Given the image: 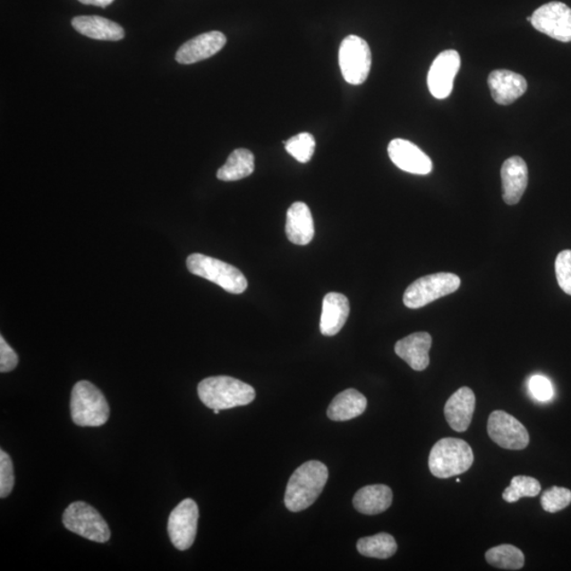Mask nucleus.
<instances>
[{
	"label": "nucleus",
	"instance_id": "nucleus-1",
	"mask_svg": "<svg viewBox=\"0 0 571 571\" xmlns=\"http://www.w3.org/2000/svg\"><path fill=\"white\" fill-rule=\"evenodd\" d=\"M328 481V469L318 460L300 465L291 475L285 494V505L291 512L309 508L324 490Z\"/></svg>",
	"mask_w": 571,
	"mask_h": 571
},
{
	"label": "nucleus",
	"instance_id": "nucleus-2",
	"mask_svg": "<svg viewBox=\"0 0 571 571\" xmlns=\"http://www.w3.org/2000/svg\"><path fill=\"white\" fill-rule=\"evenodd\" d=\"M255 395L251 386L232 377H209L198 384V396L202 404L212 410L248 405L253 402Z\"/></svg>",
	"mask_w": 571,
	"mask_h": 571
},
{
	"label": "nucleus",
	"instance_id": "nucleus-3",
	"mask_svg": "<svg viewBox=\"0 0 571 571\" xmlns=\"http://www.w3.org/2000/svg\"><path fill=\"white\" fill-rule=\"evenodd\" d=\"M473 463V450L468 442L452 437L437 441L429 457L430 473L441 480L464 473Z\"/></svg>",
	"mask_w": 571,
	"mask_h": 571
},
{
	"label": "nucleus",
	"instance_id": "nucleus-4",
	"mask_svg": "<svg viewBox=\"0 0 571 571\" xmlns=\"http://www.w3.org/2000/svg\"><path fill=\"white\" fill-rule=\"evenodd\" d=\"M70 410L73 422L79 427H101L107 422L110 413L101 390L85 380L73 387Z\"/></svg>",
	"mask_w": 571,
	"mask_h": 571
},
{
	"label": "nucleus",
	"instance_id": "nucleus-5",
	"mask_svg": "<svg viewBox=\"0 0 571 571\" xmlns=\"http://www.w3.org/2000/svg\"><path fill=\"white\" fill-rule=\"evenodd\" d=\"M186 266L192 275L217 284L226 293L241 294L248 288L247 278L236 267L211 256L200 253L191 254L186 260Z\"/></svg>",
	"mask_w": 571,
	"mask_h": 571
},
{
	"label": "nucleus",
	"instance_id": "nucleus-6",
	"mask_svg": "<svg viewBox=\"0 0 571 571\" xmlns=\"http://www.w3.org/2000/svg\"><path fill=\"white\" fill-rule=\"evenodd\" d=\"M459 277L454 273L440 272L418 278L409 286L404 295L407 308L418 309L430 304L440 297L447 296L460 287Z\"/></svg>",
	"mask_w": 571,
	"mask_h": 571
},
{
	"label": "nucleus",
	"instance_id": "nucleus-7",
	"mask_svg": "<svg viewBox=\"0 0 571 571\" xmlns=\"http://www.w3.org/2000/svg\"><path fill=\"white\" fill-rule=\"evenodd\" d=\"M63 524L69 532L97 543H107L112 535L103 516L84 502L69 505L64 512Z\"/></svg>",
	"mask_w": 571,
	"mask_h": 571
},
{
	"label": "nucleus",
	"instance_id": "nucleus-8",
	"mask_svg": "<svg viewBox=\"0 0 571 571\" xmlns=\"http://www.w3.org/2000/svg\"><path fill=\"white\" fill-rule=\"evenodd\" d=\"M339 63L343 78L352 85L363 84L371 68V52L369 44L357 35L343 39L339 51Z\"/></svg>",
	"mask_w": 571,
	"mask_h": 571
},
{
	"label": "nucleus",
	"instance_id": "nucleus-9",
	"mask_svg": "<svg viewBox=\"0 0 571 571\" xmlns=\"http://www.w3.org/2000/svg\"><path fill=\"white\" fill-rule=\"evenodd\" d=\"M200 510L193 499H186L175 508L168 517L167 533L172 544L178 550H188L194 544Z\"/></svg>",
	"mask_w": 571,
	"mask_h": 571
},
{
	"label": "nucleus",
	"instance_id": "nucleus-10",
	"mask_svg": "<svg viewBox=\"0 0 571 571\" xmlns=\"http://www.w3.org/2000/svg\"><path fill=\"white\" fill-rule=\"evenodd\" d=\"M488 434L495 444L507 450L520 451L529 445L530 437L524 424L510 413L494 411L488 419Z\"/></svg>",
	"mask_w": 571,
	"mask_h": 571
},
{
	"label": "nucleus",
	"instance_id": "nucleus-11",
	"mask_svg": "<svg viewBox=\"0 0 571 571\" xmlns=\"http://www.w3.org/2000/svg\"><path fill=\"white\" fill-rule=\"evenodd\" d=\"M530 21L539 32L563 43L571 42V9L568 5L558 2L541 5Z\"/></svg>",
	"mask_w": 571,
	"mask_h": 571
},
{
	"label": "nucleus",
	"instance_id": "nucleus-12",
	"mask_svg": "<svg viewBox=\"0 0 571 571\" xmlns=\"http://www.w3.org/2000/svg\"><path fill=\"white\" fill-rule=\"evenodd\" d=\"M460 55L456 50H446L437 55L428 74V86L433 97L444 100L451 95L458 70Z\"/></svg>",
	"mask_w": 571,
	"mask_h": 571
},
{
	"label": "nucleus",
	"instance_id": "nucleus-13",
	"mask_svg": "<svg viewBox=\"0 0 571 571\" xmlns=\"http://www.w3.org/2000/svg\"><path fill=\"white\" fill-rule=\"evenodd\" d=\"M388 151L390 160L402 171L415 175H428L433 171L430 157L407 140H392Z\"/></svg>",
	"mask_w": 571,
	"mask_h": 571
},
{
	"label": "nucleus",
	"instance_id": "nucleus-14",
	"mask_svg": "<svg viewBox=\"0 0 571 571\" xmlns=\"http://www.w3.org/2000/svg\"><path fill=\"white\" fill-rule=\"evenodd\" d=\"M226 44V38L224 33L219 31L203 33L180 47L175 58L179 64L190 65L218 54Z\"/></svg>",
	"mask_w": 571,
	"mask_h": 571
},
{
	"label": "nucleus",
	"instance_id": "nucleus-15",
	"mask_svg": "<svg viewBox=\"0 0 571 571\" xmlns=\"http://www.w3.org/2000/svg\"><path fill=\"white\" fill-rule=\"evenodd\" d=\"M493 100L499 105H510L527 90V81L510 70H494L488 78Z\"/></svg>",
	"mask_w": 571,
	"mask_h": 571
},
{
	"label": "nucleus",
	"instance_id": "nucleus-16",
	"mask_svg": "<svg viewBox=\"0 0 571 571\" xmlns=\"http://www.w3.org/2000/svg\"><path fill=\"white\" fill-rule=\"evenodd\" d=\"M503 185V200L509 206L520 202L528 185V167L521 157L507 159L500 171Z\"/></svg>",
	"mask_w": 571,
	"mask_h": 571
},
{
	"label": "nucleus",
	"instance_id": "nucleus-17",
	"mask_svg": "<svg viewBox=\"0 0 571 571\" xmlns=\"http://www.w3.org/2000/svg\"><path fill=\"white\" fill-rule=\"evenodd\" d=\"M475 395L470 388L464 387L447 401L445 416L448 425L456 432H465L470 427L475 411Z\"/></svg>",
	"mask_w": 571,
	"mask_h": 571
},
{
	"label": "nucleus",
	"instance_id": "nucleus-18",
	"mask_svg": "<svg viewBox=\"0 0 571 571\" xmlns=\"http://www.w3.org/2000/svg\"><path fill=\"white\" fill-rule=\"evenodd\" d=\"M432 347V337L428 332H415L396 343L395 353L405 360L411 369L422 371L430 364V349Z\"/></svg>",
	"mask_w": 571,
	"mask_h": 571
},
{
	"label": "nucleus",
	"instance_id": "nucleus-19",
	"mask_svg": "<svg viewBox=\"0 0 571 571\" xmlns=\"http://www.w3.org/2000/svg\"><path fill=\"white\" fill-rule=\"evenodd\" d=\"M349 312H351V306L345 295L337 293L326 294L320 323L322 335L332 337L339 334L346 323Z\"/></svg>",
	"mask_w": 571,
	"mask_h": 571
},
{
	"label": "nucleus",
	"instance_id": "nucleus-20",
	"mask_svg": "<svg viewBox=\"0 0 571 571\" xmlns=\"http://www.w3.org/2000/svg\"><path fill=\"white\" fill-rule=\"evenodd\" d=\"M286 234L291 243L299 246H306L313 240V218L306 203L294 202L289 208L286 220Z\"/></svg>",
	"mask_w": 571,
	"mask_h": 571
},
{
	"label": "nucleus",
	"instance_id": "nucleus-21",
	"mask_svg": "<svg viewBox=\"0 0 571 571\" xmlns=\"http://www.w3.org/2000/svg\"><path fill=\"white\" fill-rule=\"evenodd\" d=\"M72 25L79 33L92 39L116 42L125 37L124 29L119 23L101 16H77Z\"/></svg>",
	"mask_w": 571,
	"mask_h": 571
},
{
	"label": "nucleus",
	"instance_id": "nucleus-22",
	"mask_svg": "<svg viewBox=\"0 0 571 571\" xmlns=\"http://www.w3.org/2000/svg\"><path fill=\"white\" fill-rule=\"evenodd\" d=\"M355 510L365 516H377L393 503V491L387 485H371L360 489L354 500Z\"/></svg>",
	"mask_w": 571,
	"mask_h": 571
},
{
	"label": "nucleus",
	"instance_id": "nucleus-23",
	"mask_svg": "<svg viewBox=\"0 0 571 571\" xmlns=\"http://www.w3.org/2000/svg\"><path fill=\"white\" fill-rule=\"evenodd\" d=\"M367 400L357 389L349 388L336 396L328 410V416L334 422H347L365 412Z\"/></svg>",
	"mask_w": 571,
	"mask_h": 571
},
{
	"label": "nucleus",
	"instance_id": "nucleus-24",
	"mask_svg": "<svg viewBox=\"0 0 571 571\" xmlns=\"http://www.w3.org/2000/svg\"><path fill=\"white\" fill-rule=\"evenodd\" d=\"M254 155L246 149L233 151L226 165L217 172V178L221 182H237L247 178L254 172Z\"/></svg>",
	"mask_w": 571,
	"mask_h": 571
},
{
	"label": "nucleus",
	"instance_id": "nucleus-25",
	"mask_svg": "<svg viewBox=\"0 0 571 571\" xmlns=\"http://www.w3.org/2000/svg\"><path fill=\"white\" fill-rule=\"evenodd\" d=\"M357 550L364 557L386 560L397 552L398 545L393 535L381 533L372 537L360 539Z\"/></svg>",
	"mask_w": 571,
	"mask_h": 571
},
{
	"label": "nucleus",
	"instance_id": "nucleus-26",
	"mask_svg": "<svg viewBox=\"0 0 571 571\" xmlns=\"http://www.w3.org/2000/svg\"><path fill=\"white\" fill-rule=\"evenodd\" d=\"M486 560L493 567L504 570H520L525 564V556L517 547L503 544L487 550Z\"/></svg>",
	"mask_w": 571,
	"mask_h": 571
},
{
	"label": "nucleus",
	"instance_id": "nucleus-27",
	"mask_svg": "<svg viewBox=\"0 0 571 571\" xmlns=\"http://www.w3.org/2000/svg\"><path fill=\"white\" fill-rule=\"evenodd\" d=\"M541 483L532 476L517 475L510 486L505 489L503 499L507 503H516L522 498H535L541 493Z\"/></svg>",
	"mask_w": 571,
	"mask_h": 571
},
{
	"label": "nucleus",
	"instance_id": "nucleus-28",
	"mask_svg": "<svg viewBox=\"0 0 571 571\" xmlns=\"http://www.w3.org/2000/svg\"><path fill=\"white\" fill-rule=\"evenodd\" d=\"M285 149L297 161L307 163L311 160L314 150H316V140L311 133L302 132L290 138L285 143Z\"/></svg>",
	"mask_w": 571,
	"mask_h": 571
},
{
	"label": "nucleus",
	"instance_id": "nucleus-29",
	"mask_svg": "<svg viewBox=\"0 0 571 571\" xmlns=\"http://www.w3.org/2000/svg\"><path fill=\"white\" fill-rule=\"evenodd\" d=\"M571 504V491L562 487H551L541 494V505L546 512L556 514Z\"/></svg>",
	"mask_w": 571,
	"mask_h": 571
},
{
	"label": "nucleus",
	"instance_id": "nucleus-30",
	"mask_svg": "<svg viewBox=\"0 0 571 571\" xmlns=\"http://www.w3.org/2000/svg\"><path fill=\"white\" fill-rule=\"evenodd\" d=\"M14 487L13 463L7 452L0 451V498L9 497Z\"/></svg>",
	"mask_w": 571,
	"mask_h": 571
},
{
	"label": "nucleus",
	"instance_id": "nucleus-31",
	"mask_svg": "<svg viewBox=\"0 0 571 571\" xmlns=\"http://www.w3.org/2000/svg\"><path fill=\"white\" fill-rule=\"evenodd\" d=\"M556 276L564 293L571 295V250H564L557 256Z\"/></svg>",
	"mask_w": 571,
	"mask_h": 571
},
{
	"label": "nucleus",
	"instance_id": "nucleus-32",
	"mask_svg": "<svg viewBox=\"0 0 571 571\" xmlns=\"http://www.w3.org/2000/svg\"><path fill=\"white\" fill-rule=\"evenodd\" d=\"M529 388L535 399L549 401L552 398L553 388L551 382L543 376H533L530 379Z\"/></svg>",
	"mask_w": 571,
	"mask_h": 571
},
{
	"label": "nucleus",
	"instance_id": "nucleus-33",
	"mask_svg": "<svg viewBox=\"0 0 571 571\" xmlns=\"http://www.w3.org/2000/svg\"><path fill=\"white\" fill-rule=\"evenodd\" d=\"M19 364V357L4 337H0V371L9 372Z\"/></svg>",
	"mask_w": 571,
	"mask_h": 571
},
{
	"label": "nucleus",
	"instance_id": "nucleus-34",
	"mask_svg": "<svg viewBox=\"0 0 571 571\" xmlns=\"http://www.w3.org/2000/svg\"><path fill=\"white\" fill-rule=\"evenodd\" d=\"M79 2L84 4L96 5V7L107 8L109 4H112L115 0H79Z\"/></svg>",
	"mask_w": 571,
	"mask_h": 571
},
{
	"label": "nucleus",
	"instance_id": "nucleus-35",
	"mask_svg": "<svg viewBox=\"0 0 571 571\" xmlns=\"http://www.w3.org/2000/svg\"><path fill=\"white\" fill-rule=\"evenodd\" d=\"M213 411H214V413H217V415H218V413H220V410H217V409Z\"/></svg>",
	"mask_w": 571,
	"mask_h": 571
}]
</instances>
